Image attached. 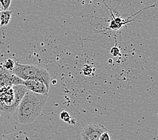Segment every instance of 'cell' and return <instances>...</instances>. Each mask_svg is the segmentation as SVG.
<instances>
[{"label": "cell", "mask_w": 158, "mask_h": 140, "mask_svg": "<svg viewBox=\"0 0 158 140\" xmlns=\"http://www.w3.org/2000/svg\"><path fill=\"white\" fill-rule=\"evenodd\" d=\"M24 86L27 88L28 90L32 91L35 93L44 94H48L49 88H48L44 83L39 79H27L24 80Z\"/></svg>", "instance_id": "obj_6"}, {"label": "cell", "mask_w": 158, "mask_h": 140, "mask_svg": "<svg viewBox=\"0 0 158 140\" xmlns=\"http://www.w3.org/2000/svg\"><path fill=\"white\" fill-rule=\"evenodd\" d=\"M12 72L23 80L39 79V80L43 81L49 88L51 75L46 69L42 67L15 63Z\"/></svg>", "instance_id": "obj_3"}, {"label": "cell", "mask_w": 158, "mask_h": 140, "mask_svg": "<svg viewBox=\"0 0 158 140\" xmlns=\"http://www.w3.org/2000/svg\"><path fill=\"white\" fill-rule=\"evenodd\" d=\"M12 15V11L2 10L0 13V25L1 26H6L10 23Z\"/></svg>", "instance_id": "obj_8"}, {"label": "cell", "mask_w": 158, "mask_h": 140, "mask_svg": "<svg viewBox=\"0 0 158 140\" xmlns=\"http://www.w3.org/2000/svg\"><path fill=\"white\" fill-rule=\"evenodd\" d=\"M110 53L112 56L116 57L120 54V50L117 47H113L110 50Z\"/></svg>", "instance_id": "obj_13"}, {"label": "cell", "mask_w": 158, "mask_h": 140, "mask_svg": "<svg viewBox=\"0 0 158 140\" xmlns=\"http://www.w3.org/2000/svg\"><path fill=\"white\" fill-rule=\"evenodd\" d=\"M48 94H40L27 90L12 113L15 121L22 125L32 123L38 118L46 104Z\"/></svg>", "instance_id": "obj_1"}, {"label": "cell", "mask_w": 158, "mask_h": 140, "mask_svg": "<svg viewBox=\"0 0 158 140\" xmlns=\"http://www.w3.org/2000/svg\"><path fill=\"white\" fill-rule=\"evenodd\" d=\"M106 131L107 128L102 124L87 125L81 131V140H98L100 135Z\"/></svg>", "instance_id": "obj_4"}, {"label": "cell", "mask_w": 158, "mask_h": 140, "mask_svg": "<svg viewBox=\"0 0 158 140\" xmlns=\"http://www.w3.org/2000/svg\"><path fill=\"white\" fill-rule=\"evenodd\" d=\"M2 11V9H1V7H0V13H1Z\"/></svg>", "instance_id": "obj_14"}, {"label": "cell", "mask_w": 158, "mask_h": 140, "mask_svg": "<svg viewBox=\"0 0 158 140\" xmlns=\"http://www.w3.org/2000/svg\"><path fill=\"white\" fill-rule=\"evenodd\" d=\"M2 140H30V139L23 132L18 131L3 135Z\"/></svg>", "instance_id": "obj_7"}, {"label": "cell", "mask_w": 158, "mask_h": 140, "mask_svg": "<svg viewBox=\"0 0 158 140\" xmlns=\"http://www.w3.org/2000/svg\"><path fill=\"white\" fill-rule=\"evenodd\" d=\"M60 118H61V119L63 120L64 122L67 123L69 124H73V123H72L73 119L71 118L70 114L67 111H63L61 113H60Z\"/></svg>", "instance_id": "obj_9"}, {"label": "cell", "mask_w": 158, "mask_h": 140, "mask_svg": "<svg viewBox=\"0 0 158 140\" xmlns=\"http://www.w3.org/2000/svg\"><path fill=\"white\" fill-rule=\"evenodd\" d=\"M24 80L16 76L12 71L7 70L0 65V88L4 86L24 85Z\"/></svg>", "instance_id": "obj_5"}, {"label": "cell", "mask_w": 158, "mask_h": 140, "mask_svg": "<svg viewBox=\"0 0 158 140\" xmlns=\"http://www.w3.org/2000/svg\"><path fill=\"white\" fill-rule=\"evenodd\" d=\"M12 0H0V7L2 10H8Z\"/></svg>", "instance_id": "obj_11"}, {"label": "cell", "mask_w": 158, "mask_h": 140, "mask_svg": "<svg viewBox=\"0 0 158 140\" xmlns=\"http://www.w3.org/2000/svg\"></svg>", "instance_id": "obj_15"}, {"label": "cell", "mask_w": 158, "mask_h": 140, "mask_svg": "<svg viewBox=\"0 0 158 140\" xmlns=\"http://www.w3.org/2000/svg\"><path fill=\"white\" fill-rule=\"evenodd\" d=\"M2 66L3 67V68H5V69L7 70L12 71L15 66V62L12 59H7L5 62V63L3 64Z\"/></svg>", "instance_id": "obj_10"}, {"label": "cell", "mask_w": 158, "mask_h": 140, "mask_svg": "<svg viewBox=\"0 0 158 140\" xmlns=\"http://www.w3.org/2000/svg\"><path fill=\"white\" fill-rule=\"evenodd\" d=\"M98 140H111L110 135L109 134L108 131H104V133L100 135V137Z\"/></svg>", "instance_id": "obj_12"}, {"label": "cell", "mask_w": 158, "mask_h": 140, "mask_svg": "<svg viewBox=\"0 0 158 140\" xmlns=\"http://www.w3.org/2000/svg\"><path fill=\"white\" fill-rule=\"evenodd\" d=\"M27 90L24 85L0 88V112L12 115Z\"/></svg>", "instance_id": "obj_2"}]
</instances>
